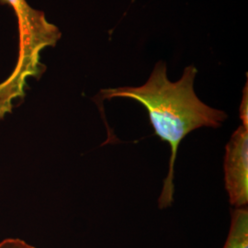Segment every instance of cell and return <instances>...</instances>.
Returning <instances> with one entry per match:
<instances>
[{
  "mask_svg": "<svg viewBox=\"0 0 248 248\" xmlns=\"http://www.w3.org/2000/svg\"><path fill=\"white\" fill-rule=\"evenodd\" d=\"M9 5L18 18V53L14 70L0 83V119L10 113L14 102L24 98L27 80L40 78L46 67L41 62V53L55 46L61 39L58 27L50 23L43 11L31 8L26 0H0Z\"/></svg>",
  "mask_w": 248,
  "mask_h": 248,
  "instance_id": "7a4b0ae2",
  "label": "cell"
},
{
  "mask_svg": "<svg viewBox=\"0 0 248 248\" xmlns=\"http://www.w3.org/2000/svg\"><path fill=\"white\" fill-rule=\"evenodd\" d=\"M223 248H248V210L247 207L232 211L229 233Z\"/></svg>",
  "mask_w": 248,
  "mask_h": 248,
  "instance_id": "277c9868",
  "label": "cell"
},
{
  "mask_svg": "<svg viewBox=\"0 0 248 248\" xmlns=\"http://www.w3.org/2000/svg\"><path fill=\"white\" fill-rule=\"evenodd\" d=\"M198 70L194 65L185 68L181 78L171 82L168 78L167 65L157 62L149 79L141 87H124L102 89L101 97L132 98L148 111L151 124L163 141L171 147L168 177L164 181L158 200L160 209L169 207L174 195V166L181 141L190 132L202 128H218L227 119V114L211 108L197 97L194 80Z\"/></svg>",
  "mask_w": 248,
  "mask_h": 248,
  "instance_id": "6da1fadb",
  "label": "cell"
},
{
  "mask_svg": "<svg viewBox=\"0 0 248 248\" xmlns=\"http://www.w3.org/2000/svg\"><path fill=\"white\" fill-rule=\"evenodd\" d=\"M0 248H36L18 238H8L0 242Z\"/></svg>",
  "mask_w": 248,
  "mask_h": 248,
  "instance_id": "5b68a950",
  "label": "cell"
},
{
  "mask_svg": "<svg viewBox=\"0 0 248 248\" xmlns=\"http://www.w3.org/2000/svg\"><path fill=\"white\" fill-rule=\"evenodd\" d=\"M248 83L246 85V89H244V97L243 101L240 107V117L243 122V126L248 128Z\"/></svg>",
  "mask_w": 248,
  "mask_h": 248,
  "instance_id": "8992f818",
  "label": "cell"
},
{
  "mask_svg": "<svg viewBox=\"0 0 248 248\" xmlns=\"http://www.w3.org/2000/svg\"><path fill=\"white\" fill-rule=\"evenodd\" d=\"M224 180L230 203L236 208L248 202V128L240 126L227 143Z\"/></svg>",
  "mask_w": 248,
  "mask_h": 248,
  "instance_id": "3957f363",
  "label": "cell"
}]
</instances>
